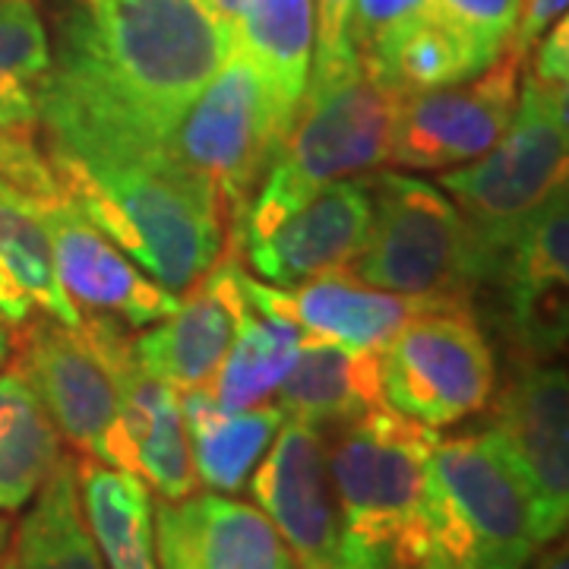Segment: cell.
Here are the masks:
<instances>
[{"label": "cell", "instance_id": "6da1fadb", "mask_svg": "<svg viewBox=\"0 0 569 569\" xmlns=\"http://www.w3.org/2000/svg\"><path fill=\"white\" fill-rule=\"evenodd\" d=\"M234 48L203 0H86L39 92L44 142L171 152L187 108Z\"/></svg>", "mask_w": 569, "mask_h": 569}, {"label": "cell", "instance_id": "7a4b0ae2", "mask_svg": "<svg viewBox=\"0 0 569 569\" xmlns=\"http://www.w3.org/2000/svg\"><path fill=\"white\" fill-rule=\"evenodd\" d=\"M63 197L168 291L197 284L228 247L216 197L171 152L44 142Z\"/></svg>", "mask_w": 569, "mask_h": 569}, {"label": "cell", "instance_id": "3957f363", "mask_svg": "<svg viewBox=\"0 0 569 569\" xmlns=\"http://www.w3.org/2000/svg\"><path fill=\"white\" fill-rule=\"evenodd\" d=\"M538 548L529 490L493 433L437 440L421 516L392 569H529Z\"/></svg>", "mask_w": 569, "mask_h": 569}, {"label": "cell", "instance_id": "277c9868", "mask_svg": "<svg viewBox=\"0 0 569 569\" xmlns=\"http://www.w3.org/2000/svg\"><path fill=\"white\" fill-rule=\"evenodd\" d=\"M396 99L361 63L336 80L307 82L298 114L228 247L238 250L269 234L329 183L361 178L389 162Z\"/></svg>", "mask_w": 569, "mask_h": 569}, {"label": "cell", "instance_id": "5b68a950", "mask_svg": "<svg viewBox=\"0 0 569 569\" xmlns=\"http://www.w3.org/2000/svg\"><path fill=\"white\" fill-rule=\"evenodd\" d=\"M567 96L569 86L541 82L529 73L519 86V104L503 137L481 156V162L440 178V190L459 206L481 247L488 284L497 282L522 224L567 183Z\"/></svg>", "mask_w": 569, "mask_h": 569}, {"label": "cell", "instance_id": "8992f818", "mask_svg": "<svg viewBox=\"0 0 569 569\" xmlns=\"http://www.w3.org/2000/svg\"><path fill=\"white\" fill-rule=\"evenodd\" d=\"M370 231L348 272L399 295L471 301L488 284V266L466 216L433 183L370 171Z\"/></svg>", "mask_w": 569, "mask_h": 569}, {"label": "cell", "instance_id": "52a82bcc", "mask_svg": "<svg viewBox=\"0 0 569 569\" xmlns=\"http://www.w3.org/2000/svg\"><path fill=\"white\" fill-rule=\"evenodd\" d=\"M288 127L263 73L244 51L231 48L174 130L171 156L216 197L228 238L244 219Z\"/></svg>", "mask_w": 569, "mask_h": 569}, {"label": "cell", "instance_id": "ba28073f", "mask_svg": "<svg viewBox=\"0 0 569 569\" xmlns=\"http://www.w3.org/2000/svg\"><path fill=\"white\" fill-rule=\"evenodd\" d=\"M437 440L433 427L389 406L339 427L326 462L348 545L392 563V550L421 516L427 462Z\"/></svg>", "mask_w": 569, "mask_h": 569}, {"label": "cell", "instance_id": "9c48e42d", "mask_svg": "<svg viewBox=\"0 0 569 569\" xmlns=\"http://www.w3.org/2000/svg\"><path fill=\"white\" fill-rule=\"evenodd\" d=\"M13 342V367L39 396L63 440L86 459L137 475L121 389L89 329L36 313Z\"/></svg>", "mask_w": 569, "mask_h": 569}, {"label": "cell", "instance_id": "30bf717a", "mask_svg": "<svg viewBox=\"0 0 569 569\" xmlns=\"http://www.w3.org/2000/svg\"><path fill=\"white\" fill-rule=\"evenodd\" d=\"M380 387L392 411L427 427H449L488 406L497 365L475 307L411 317L380 348Z\"/></svg>", "mask_w": 569, "mask_h": 569}, {"label": "cell", "instance_id": "8fae6325", "mask_svg": "<svg viewBox=\"0 0 569 569\" xmlns=\"http://www.w3.org/2000/svg\"><path fill=\"white\" fill-rule=\"evenodd\" d=\"M250 493L301 569H392L383 557L346 541L323 430L313 425L298 418L282 421L257 462Z\"/></svg>", "mask_w": 569, "mask_h": 569}, {"label": "cell", "instance_id": "7c38bea8", "mask_svg": "<svg viewBox=\"0 0 569 569\" xmlns=\"http://www.w3.org/2000/svg\"><path fill=\"white\" fill-rule=\"evenodd\" d=\"M526 58L503 51L485 73L396 99L389 162L447 171L481 159L516 114Z\"/></svg>", "mask_w": 569, "mask_h": 569}, {"label": "cell", "instance_id": "4fadbf2b", "mask_svg": "<svg viewBox=\"0 0 569 569\" xmlns=\"http://www.w3.org/2000/svg\"><path fill=\"white\" fill-rule=\"evenodd\" d=\"M490 433L529 490L541 545L569 516V387L557 361H519L490 408Z\"/></svg>", "mask_w": 569, "mask_h": 569}, {"label": "cell", "instance_id": "5bb4252c", "mask_svg": "<svg viewBox=\"0 0 569 569\" xmlns=\"http://www.w3.org/2000/svg\"><path fill=\"white\" fill-rule=\"evenodd\" d=\"M241 291L247 305L291 320L310 339H326L365 351H380L418 313L471 307V301H456V298L399 295L387 288H373L358 276H351L348 266L320 272L291 288L257 282L241 269Z\"/></svg>", "mask_w": 569, "mask_h": 569}, {"label": "cell", "instance_id": "9a60e30c", "mask_svg": "<svg viewBox=\"0 0 569 569\" xmlns=\"http://www.w3.org/2000/svg\"><path fill=\"white\" fill-rule=\"evenodd\" d=\"M39 212L54 250L58 282L80 317H111L127 329H142L178 310L181 298L152 282L67 197L39 200Z\"/></svg>", "mask_w": 569, "mask_h": 569}, {"label": "cell", "instance_id": "2e32d148", "mask_svg": "<svg viewBox=\"0 0 569 569\" xmlns=\"http://www.w3.org/2000/svg\"><path fill=\"white\" fill-rule=\"evenodd\" d=\"M569 190H553L522 224L503 257L497 282L503 288L507 336L522 361H553L567 346Z\"/></svg>", "mask_w": 569, "mask_h": 569}, {"label": "cell", "instance_id": "e0dca14e", "mask_svg": "<svg viewBox=\"0 0 569 569\" xmlns=\"http://www.w3.org/2000/svg\"><path fill=\"white\" fill-rule=\"evenodd\" d=\"M82 326L96 339L104 365L111 367L121 389L123 427L133 447L137 475L162 500H183L197 493V471L190 459L187 427L178 389L149 377L133 358V339L127 326L111 317H82Z\"/></svg>", "mask_w": 569, "mask_h": 569}, {"label": "cell", "instance_id": "ac0fdd59", "mask_svg": "<svg viewBox=\"0 0 569 569\" xmlns=\"http://www.w3.org/2000/svg\"><path fill=\"white\" fill-rule=\"evenodd\" d=\"M152 535L159 569H298L263 509L224 493L162 500Z\"/></svg>", "mask_w": 569, "mask_h": 569}, {"label": "cell", "instance_id": "d6986e66", "mask_svg": "<svg viewBox=\"0 0 569 569\" xmlns=\"http://www.w3.org/2000/svg\"><path fill=\"white\" fill-rule=\"evenodd\" d=\"M241 269V253L224 247L203 279L183 291L178 310L133 339V358L149 377L174 389L212 383L238 329Z\"/></svg>", "mask_w": 569, "mask_h": 569}, {"label": "cell", "instance_id": "ffe728a7", "mask_svg": "<svg viewBox=\"0 0 569 569\" xmlns=\"http://www.w3.org/2000/svg\"><path fill=\"white\" fill-rule=\"evenodd\" d=\"M370 181L346 178L323 187L305 209L288 216L269 234L238 247L257 276L269 284L291 288L320 272L342 269L365 247L370 231Z\"/></svg>", "mask_w": 569, "mask_h": 569}, {"label": "cell", "instance_id": "44dd1931", "mask_svg": "<svg viewBox=\"0 0 569 569\" xmlns=\"http://www.w3.org/2000/svg\"><path fill=\"white\" fill-rule=\"evenodd\" d=\"M284 418L307 421L317 430H339L361 415L383 406L380 351L348 348L326 339H310L298 348V361L279 387Z\"/></svg>", "mask_w": 569, "mask_h": 569}, {"label": "cell", "instance_id": "7402d4cb", "mask_svg": "<svg viewBox=\"0 0 569 569\" xmlns=\"http://www.w3.org/2000/svg\"><path fill=\"white\" fill-rule=\"evenodd\" d=\"M36 313L67 326L82 320L58 282L39 200L0 183V320L17 329Z\"/></svg>", "mask_w": 569, "mask_h": 569}, {"label": "cell", "instance_id": "603a6c76", "mask_svg": "<svg viewBox=\"0 0 569 569\" xmlns=\"http://www.w3.org/2000/svg\"><path fill=\"white\" fill-rule=\"evenodd\" d=\"M187 443L197 481L216 493H234L247 485L250 471L263 459L284 411L276 402L224 411L209 387L178 389Z\"/></svg>", "mask_w": 569, "mask_h": 569}, {"label": "cell", "instance_id": "cb8c5ba5", "mask_svg": "<svg viewBox=\"0 0 569 569\" xmlns=\"http://www.w3.org/2000/svg\"><path fill=\"white\" fill-rule=\"evenodd\" d=\"M80 503L104 569H159L152 493L140 475L102 462H77Z\"/></svg>", "mask_w": 569, "mask_h": 569}, {"label": "cell", "instance_id": "d4e9b609", "mask_svg": "<svg viewBox=\"0 0 569 569\" xmlns=\"http://www.w3.org/2000/svg\"><path fill=\"white\" fill-rule=\"evenodd\" d=\"M63 459V437L17 367L0 370V516L36 500Z\"/></svg>", "mask_w": 569, "mask_h": 569}, {"label": "cell", "instance_id": "484cf974", "mask_svg": "<svg viewBox=\"0 0 569 569\" xmlns=\"http://www.w3.org/2000/svg\"><path fill=\"white\" fill-rule=\"evenodd\" d=\"M234 48L263 73L284 121H295L313 58V3L247 0L234 29Z\"/></svg>", "mask_w": 569, "mask_h": 569}, {"label": "cell", "instance_id": "4316f807", "mask_svg": "<svg viewBox=\"0 0 569 569\" xmlns=\"http://www.w3.org/2000/svg\"><path fill=\"white\" fill-rule=\"evenodd\" d=\"M305 332L291 320L247 305L241 291L238 329L222 367L216 370L209 392L224 411H241L269 402L298 361Z\"/></svg>", "mask_w": 569, "mask_h": 569}, {"label": "cell", "instance_id": "83f0119b", "mask_svg": "<svg viewBox=\"0 0 569 569\" xmlns=\"http://www.w3.org/2000/svg\"><path fill=\"white\" fill-rule=\"evenodd\" d=\"M488 67L490 61L471 41L440 20L427 17L425 10L406 22L392 39L383 41L367 61H361L367 77L387 86L392 96L466 82L485 73Z\"/></svg>", "mask_w": 569, "mask_h": 569}, {"label": "cell", "instance_id": "f1b7e54d", "mask_svg": "<svg viewBox=\"0 0 569 569\" xmlns=\"http://www.w3.org/2000/svg\"><path fill=\"white\" fill-rule=\"evenodd\" d=\"M13 563L17 569H104L102 553L82 516L73 456H63L22 516Z\"/></svg>", "mask_w": 569, "mask_h": 569}, {"label": "cell", "instance_id": "f546056e", "mask_svg": "<svg viewBox=\"0 0 569 569\" xmlns=\"http://www.w3.org/2000/svg\"><path fill=\"white\" fill-rule=\"evenodd\" d=\"M51 70V41L36 0L0 3V130L39 137V92Z\"/></svg>", "mask_w": 569, "mask_h": 569}, {"label": "cell", "instance_id": "4dcf8cb0", "mask_svg": "<svg viewBox=\"0 0 569 569\" xmlns=\"http://www.w3.org/2000/svg\"><path fill=\"white\" fill-rule=\"evenodd\" d=\"M425 13L459 32L493 63L516 32L522 0H427Z\"/></svg>", "mask_w": 569, "mask_h": 569}, {"label": "cell", "instance_id": "1f68e13d", "mask_svg": "<svg viewBox=\"0 0 569 569\" xmlns=\"http://www.w3.org/2000/svg\"><path fill=\"white\" fill-rule=\"evenodd\" d=\"M313 3V58L307 82H326L358 67L348 41V17L355 0H310Z\"/></svg>", "mask_w": 569, "mask_h": 569}, {"label": "cell", "instance_id": "d6a6232c", "mask_svg": "<svg viewBox=\"0 0 569 569\" xmlns=\"http://www.w3.org/2000/svg\"><path fill=\"white\" fill-rule=\"evenodd\" d=\"M0 183L17 187L32 200L63 197L58 174L48 162L44 149H39L36 137H20L7 130H0Z\"/></svg>", "mask_w": 569, "mask_h": 569}, {"label": "cell", "instance_id": "836d02e7", "mask_svg": "<svg viewBox=\"0 0 569 569\" xmlns=\"http://www.w3.org/2000/svg\"><path fill=\"white\" fill-rule=\"evenodd\" d=\"M425 3L427 0H355L348 17V41L358 63L367 61L383 41L415 20Z\"/></svg>", "mask_w": 569, "mask_h": 569}, {"label": "cell", "instance_id": "e575fe53", "mask_svg": "<svg viewBox=\"0 0 569 569\" xmlns=\"http://www.w3.org/2000/svg\"><path fill=\"white\" fill-rule=\"evenodd\" d=\"M567 3L569 0H522V13H519L507 51L519 54V58H529V51L550 26L567 17Z\"/></svg>", "mask_w": 569, "mask_h": 569}, {"label": "cell", "instance_id": "d590c367", "mask_svg": "<svg viewBox=\"0 0 569 569\" xmlns=\"http://www.w3.org/2000/svg\"><path fill=\"white\" fill-rule=\"evenodd\" d=\"M535 51V63H531V77L541 82H553V86H569V26L567 17L557 20L548 32L538 39Z\"/></svg>", "mask_w": 569, "mask_h": 569}, {"label": "cell", "instance_id": "8d00e7d4", "mask_svg": "<svg viewBox=\"0 0 569 569\" xmlns=\"http://www.w3.org/2000/svg\"><path fill=\"white\" fill-rule=\"evenodd\" d=\"M535 569H569L567 545H563V541H560V545H553V541H550V548L538 557Z\"/></svg>", "mask_w": 569, "mask_h": 569}, {"label": "cell", "instance_id": "74e56055", "mask_svg": "<svg viewBox=\"0 0 569 569\" xmlns=\"http://www.w3.org/2000/svg\"><path fill=\"white\" fill-rule=\"evenodd\" d=\"M10 538H13V522L7 516H0V567L10 557Z\"/></svg>", "mask_w": 569, "mask_h": 569}, {"label": "cell", "instance_id": "f35d334b", "mask_svg": "<svg viewBox=\"0 0 569 569\" xmlns=\"http://www.w3.org/2000/svg\"><path fill=\"white\" fill-rule=\"evenodd\" d=\"M10 348H13V339H10V329H7V323L0 320V367L7 365V358H10Z\"/></svg>", "mask_w": 569, "mask_h": 569}, {"label": "cell", "instance_id": "ab89813d", "mask_svg": "<svg viewBox=\"0 0 569 569\" xmlns=\"http://www.w3.org/2000/svg\"><path fill=\"white\" fill-rule=\"evenodd\" d=\"M0 569H17V563H13V553H10V557L3 560V567H0Z\"/></svg>", "mask_w": 569, "mask_h": 569}, {"label": "cell", "instance_id": "60d3db41", "mask_svg": "<svg viewBox=\"0 0 569 569\" xmlns=\"http://www.w3.org/2000/svg\"><path fill=\"white\" fill-rule=\"evenodd\" d=\"M0 3H3V0H0Z\"/></svg>", "mask_w": 569, "mask_h": 569}, {"label": "cell", "instance_id": "b9f144b4", "mask_svg": "<svg viewBox=\"0 0 569 569\" xmlns=\"http://www.w3.org/2000/svg\"><path fill=\"white\" fill-rule=\"evenodd\" d=\"M82 3H86V0H82Z\"/></svg>", "mask_w": 569, "mask_h": 569}]
</instances>
